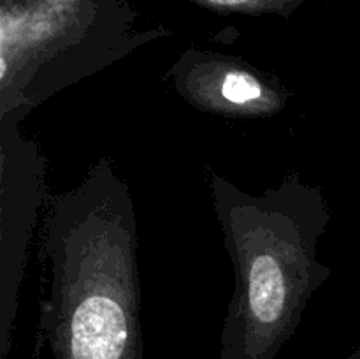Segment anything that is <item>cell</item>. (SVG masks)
I'll return each instance as SVG.
<instances>
[{
    "mask_svg": "<svg viewBox=\"0 0 360 359\" xmlns=\"http://www.w3.org/2000/svg\"><path fill=\"white\" fill-rule=\"evenodd\" d=\"M132 194L101 157L48 199L41 333L53 359H146Z\"/></svg>",
    "mask_w": 360,
    "mask_h": 359,
    "instance_id": "obj_1",
    "label": "cell"
},
{
    "mask_svg": "<svg viewBox=\"0 0 360 359\" xmlns=\"http://www.w3.org/2000/svg\"><path fill=\"white\" fill-rule=\"evenodd\" d=\"M211 199L234 270L220 359H274L330 277L319 245L330 222L322 189L299 175L250 194L207 169Z\"/></svg>",
    "mask_w": 360,
    "mask_h": 359,
    "instance_id": "obj_2",
    "label": "cell"
},
{
    "mask_svg": "<svg viewBox=\"0 0 360 359\" xmlns=\"http://www.w3.org/2000/svg\"><path fill=\"white\" fill-rule=\"evenodd\" d=\"M165 35L136 30L125 0H0V118L23 120Z\"/></svg>",
    "mask_w": 360,
    "mask_h": 359,
    "instance_id": "obj_3",
    "label": "cell"
},
{
    "mask_svg": "<svg viewBox=\"0 0 360 359\" xmlns=\"http://www.w3.org/2000/svg\"><path fill=\"white\" fill-rule=\"evenodd\" d=\"M21 120L0 118V359H7L28 246L46 199V158Z\"/></svg>",
    "mask_w": 360,
    "mask_h": 359,
    "instance_id": "obj_4",
    "label": "cell"
},
{
    "mask_svg": "<svg viewBox=\"0 0 360 359\" xmlns=\"http://www.w3.org/2000/svg\"><path fill=\"white\" fill-rule=\"evenodd\" d=\"M183 101L229 118H267L283 111L290 92L276 77L238 56L188 49L167 73Z\"/></svg>",
    "mask_w": 360,
    "mask_h": 359,
    "instance_id": "obj_5",
    "label": "cell"
},
{
    "mask_svg": "<svg viewBox=\"0 0 360 359\" xmlns=\"http://www.w3.org/2000/svg\"><path fill=\"white\" fill-rule=\"evenodd\" d=\"M193 4L207 7L217 13H239V14H276L288 18L306 2V0H190Z\"/></svg>",
    "mask_w": 360,
    "mask_h": 359,
    "instance_id": "obj_6",
    "label": "cell"
},
{
    "mask_svg": "<svg viewBox=\"0 0 360 359\" xmlns=\"http://www.w3.org/2000/svg\"><path fill=\"white\" fill-rule=\"evenodd\" d=\"M345 359H360V347L355 348V351L352 352L350 355H347V358H345Z\"/></svg>",
    "mask_w": 360,
    "mask_h": 359,
    "instance_id": "obj_7",
    "label": "cell"
}]
</instances>
